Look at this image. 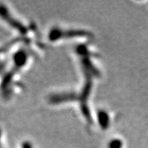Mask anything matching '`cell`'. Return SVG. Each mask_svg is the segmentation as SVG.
<instances>
[{
	"mask_svg": "<svg viewBox=\"0 0 148 148\" xmlns=\"http://www.w3.org/2000/svg\"><path fill=\"white\" fill-rule=\"evenodd\" d=\"M123 142L119 139H113L108 144V148H122Z\"/></svg>",
	"mask_w": 148,
	"mask_h": 148,
	"instance_id": "7a4b0ae2",
	"label": "cell"
},
{
	"mask_svg": "<svg viewBox=\"0 0 148 148\" xmlns=\"http://www.w3.org/2000/svg\"><path fill=\"white\" fill-rule=\"evenodd\" d=\"M98 117H99L100 124L101 125V128L105 129H107L110 124V116H108L107 112L100 111L98 113Z\"/></svg>",
	"mask_w": 148,
	"mask_h": 148,
	"instance_id": "6da1fadb",
	"label": "cell"
},
{
	"mask_svg": "<svg viewBox=\"0 0 148 148\" xmlns=\"http://www.w3.org/2000/svg\"><path fill=\"white\" fill-rule=\"evenodd\" d=\"M22 148H33V147L29 142H24L22 144Z\"/></svg>",
	"mask_w": 148,
	"mask_h": 148,
	"instance_id": "3957f363",
	"label": "cell"
}]
</instances>
